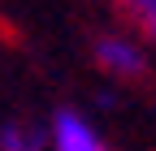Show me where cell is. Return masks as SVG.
<instances>
[{
	"mask_svg": "<svg viewBox=\"0 0 156 151\" xmlns=\"http://www.w3.org/2000/svg\"><path fill=\"white\" fill-rule=\"evenodd\" d=\"M48 138H52V151H108L100 143V134L91 129V121L83 117V112H74V108H61L52 117Z\"/></svg>",
	"mask_w": 156,
	"mask_h": 151,
	"instance_id": "6da1fadb",
	"label": "cell"
},
{
	"mask_svg": "<svg viewBox=\"0 0 156 151\" xmlns=\"http://www.w3.org/2000/svg\"><path fill=\"white\" fill-rule=\"evenodd\" d=\"M95 61H100L108 73H117V78H139V73L147 69L143 48L134 39H126V35H104V39L95 43Z\"/></svg>",
	"mask_w": 156,
	"mask_h": 151,
	"instance_id": "7a4b0ae2",
	"label": "cell"
},
{
	"mask_svg": "<svg viewBox=\"0 0 156 151\" xmlns=\"http://www.w3.org/2000/svg\"><path fill=\"white\" fill-rule=\"evenodd\" d=\"M122 5L130 9V17L147 30V39L156 43V0H122Z\"/></svg>",
	"mask_w": 156,
	"mask_h": 151,
	"instance_id": "277c9868",
	"label": "cell"
},
{
	"mask_svg": "<svg viewBox=\"0 0 156 151\" xmlns=\"http://www.w3.org/2000/svg\"><path fill=\"white\" fill-rule=\"evenodd\" d=\"M44 147V134L22 121H9V125H0V151H39Z\"/></svg>",
	"mask_w": 156,
	"mask_h": 151,
	"instance_id": "3957f363",
	"label": "cell"
}]
</instances>
